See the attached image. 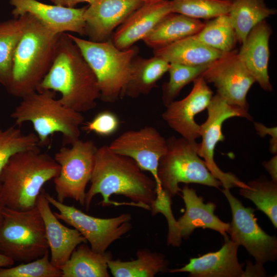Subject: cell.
I'll return each instance as SVG.
<instances>
[{
  "mask_svg": "<svg viewBox=\"0 0 277 277\" xmlns=\"http://www.w3.org/2000/svg\"><path fill=\"white\" fill-rule=\"evenodd\" d=\"M90 182L84 205L87 210L98 194L103 197L102 206L121 204L110 199L112 194H118L148 210L156 196L154 180L144 173L131 158L112 151L108 145L97 148Z\"/></svg>",
  "mask_w": 277,
  "mask_h": 277,
  "instance_id": "6da1fadb",
  "label": "cell"
},
{
  "mask_svg": "<svg viewBox=\"0 0 277 277\" xmlns=\"http://www.w3.org/2000/svg\"><path fill=\"white\" fill-rule=\"evenodd\" d=\"M41 90L59 92L60 102L80 113L96 107L100 97L97 80L69 33L60 34L51 66L37 90Z\"/></svg>",
  "mask_w": 277,
  "mask_h": 277,
  "instance_id": "7a4b0ae2",
  "label": "cell"
},
{
  "mask_svg": "<svg viewBox=\"0 0 277 277\" xmlns=\"http://www.w3.org/2000/svg\"><path fill=\"white\" fill-rule=\"evenodd\" d=\"M26 14L25 26L5 87L9 93L19 98L37 90L51 66L61 34L51 31L32 15Z\"/></svg>",
  "mask_w": 277,
  "mask_h": 277,
  "instance_id": "3957f363",
  "label": "cell"
},
{
  "mask_svg": "<svg viewBox=\"0 0 277 277\" xmlns=\"http://www.w3.org/2000/svg\"><path fill=\"white\" fill-rule=\"evenodd\" d=\"M38 147L12 155L0 173V194L6 207L27 211L36 207L44 185L57 176L60 166Z\"/></svg>",
  "mask_w": 277,
  "mask_h": 277,
  "instance_id": "277c9868",
  "label": "cell"
},
{
  "mask_svg": "<svg viewBox=\"0 0 277 277\" xmlns=\"http://www.w3.org/2000/svg\"><path fill=\"white\" fill-rule=\"evenodd\" d=\"M54 92L50 90L33 92L22 97L11 114L19 127L26 122L32 123L39 147L48 146L50 136L57 132L62 135L64 146L80 140L84 117L63 105L55 98Z\"/></svg>",
  "mask_w": 277,
  "mask_h": 277,
  "instance_id": "5b68a950",
  "label": "cell"
},
{
  "mask_svg": "<svg viewBox=\"0 0 277 277\" xmlns=\"http://www.w3.org/2000/svg\"><path fill=\"white\" fill-rule=\"evenodd\" d=\"M93 72L100 92V99L105 103L117 101L131 75V62L138 48L133 46L121 50L108 41L96 42L69 34Z\"/></svg>",
  "mask_w": 277,
  "mask_h": 277,
  "instance_id": "8992f818",
  "label": "cell"
},
{
  "mask_svg": "<svg viewBox=\"0 0 277 277\" xmlns=\"http://www.w3.org/2000/svg\"><path fill=\"white\" fill-rule=\"evenodd\" d=\"M167 149L161 158L158 178L163 190L172 199L181 189L180 183H194L216 188L222 186L197 153L198 143L183 137L166 139Z\"/></svg>",
  "mask_w": 277,
  "mask_h": 277,
  "instance_id": "52a82bcc",
  "label": "cell"
},
{
  "mask_svg": "<svg viewBox=\"0 0 277 277\" xmlns=\"http://www.w3.org/2000/svg\"><path fill=\"white\" fill-rule=\"evenodd\" d=\"M44 221L37 207L18 211L5 207L0 225V253L25 263L48 251Z\"/></svg>",
  "mask_w": 277,
  "mask_h": 277,
  "instance_id": "ba28073f",
  "label": "cell"
},
{
  "mask_svg": "<svg viewBox=\"0 0 277 277\" xmlns=\"http://www.w3.org/2000/svg\"><path fill=\"white\" fill-rule=\"evenodd\" d=\"M97 148L91 140H79L55 153L54 159L60 166L58 174L53 179L57 201L64 203L72 199L84 206Z\"/></svg>",
  "mask_w": 277,
  "mask_h": 277,
  "instance_id": "9c48e42d",
  "label": "cell"
},
{
  "mask_svg": "<svg viewBox=\"0 0 277 277\" xmlns=\"http://www.w3.org/2000/svg\"><path fill=\"white\" fill-rule=\"evenodd\" d=\"M45 195L50 205L58 210V212H54L57 218L78 230L95 252H106L112 243L121 238L132 228L130 213L106 219L94 217L73 206L59 202L46 191Z\"/></svg>",
  "mask_w": 277,
  "mask_h": 277,
  "instance_id": "30bf717a",
  "label": "cell"
},
{
  "mask_svg": "<svg viewBox=\"0 0 277 277\" xmlns=\"http://www.w3.org/2000/svg\"><path fill=\"white\" fill-rule=\"evenodd\" d=\"M207 110V118L200 125L202 141L198 143L199 155L203 159L209 170L221 182L224 188L246 187L247 184L241 181L234 174L223 171L216 164L214 155L218 142L225 140L222 132L224 122L233 117L252 120L251 116L248 111L229 105L217 93L213 95Z\"/></svg>",
  "mask_w": 277,
  "mask_h": 277,
  "instance_id": "8fae6325",
  "label": "cell"
},
{
  "mask_svg": "<svg viewBox=\"0 0 277 277\" xmlns=\"http://www.w3.org/2000/svg\"><path fill=\"white\" fill-rule=\"evenodd\" d=\"M222 192L232 213L228 231L230 239L239 246H243L256 263L264 264L275 262L277 259L276 236L269 235L261 228L255 216V209L244 206L230 189L224 188Z\"/></svg>",
  "mask_w": 277,
  "mask_h": 277,
  "instance_id": "7c38bea8",
  "label": "cell"
},
{
  "mask_svg": "<svg viewBox=\"0 0 277 277\" xmlns=\"http://www.w3.org/2000/svg\"><path fill=\"white\" fill-rule=\"evenodd\" d=\"M201 75L214 85L216 93L227 103L248 111L247 95L255 81L237 50L223 53L209 64Z\"/></svg>",
  "mask_w": 277,
  "mask_h": 277,
  "instance_id": "4fadbf2b",
  "label": "cell"
},
{
  "mask_svg": "<svg viewBox=\"0 0 277 277\" xmlns=\"http://www.w3.org/2000/svg\"><path fill=\"white\" fill-rule=\"evenodd\" d=\"M108 146L112 151L131 158L143 171H149L156 183V193L163 190L157 172L167 140L156 128L149 126L125 131Z\"/></svg>",
  "mask_w": 277,
  "mask_h": 277,
  "instance_id": "5bb4252c",
  "label": "cell"
},
{
  "mask_svg": "<svg viewBox=\"0 0 277 277\" xmlns=\"http://www.w3.org/2000/svg\"><path fill=\"white\" fill-rule=\"evenodd\" d=\"M190 93L166 107L162 118L169 127L185 138L195 141L200 137V125L195 116L207 109L213 92L202 75L196 78Z\"/></svg>",
  "mask_w": 277,
  "mask_h": 277,
  "instance_id": "9a60e30c",
  "label": "cell"
},
{
  "mask_svg": "<svg viewBox=\"0 0 277 277\" xmlns=\"http://www.w3.org/2000/svg\"><path fill=\"white\" fill-rule=\"evenodd\" d=\"M9 3L13 7V17L29 14L56 33L72 32L86 36L84 14L87 6L69 8L37 0H9Z\"/></svg>",
  "mask_w": 277,
  "mask_h": 277,
  "instance_id": "2e32d148",
  "label": "cell"
},
{
  "mask_svg": "<svg viewBox=\"0 0 277 277\" xmlns=\"http://www.w3.org/2000/svg\"><path fill=\"white\" fill-rule=\"evenodd\" d=\"M144 4L141 0H97L85 12L86 36L93 42L108 41L114 30Z\"/></svg>",
  "mask_w": 277,
  "mask_h": 277,
  "instance_id": "e0dca14e",
  "label": "cell"
},
{
  "mask_svg": "<svg viewBox=\"0 0 277 277\" xmlns=\"http://www.w3.org/2000/svg\"><path fill=\"white\" fill-rule=\"evenodd\" d=\"M171 12V1L144 3L116 29L111 39L119 49L129 48L137 42L143 40Z\"/></svg>",
  "mask_w": 277,
  "mask_h": 277,
  "instance_id": "ac0fdd59",
  "label": "cell"
},
{
  "mask_svg": "<svg viewBox=\"0 0 277 277\" xmlns=\"http://www.w3.org/2000/svg\"><path fill=\"white\" fill-rule=\"evenodd\" d=\"M45 192L43 189L38 197L36 207L44 221L51 252L50 261L59 268L69 260L78 245L87 241L76 229L69 228L60 221L52 211Z\"/></svg>",
  "mask_w": 277,
  "mask_h": 277,
  "instance_id": "d6986e66",
  "label": "cell"
},
{
  "mask_svg": "<svg viewBox=\"0 0 277 277\" xmlns=\"http://www.w3.org/2000/svg\"><path fill=\"white\" fill-rule=\"evenodd\" d=\"M224 238V243L217 251L190 258L183 267L169 272H188L191 277H241L244 270L238 257L239 246L227 235Z\"/></svg>",
  "mask_w": 277,
  "mask_h": 277,
  "instance_id": "ffe728a7",
  "label": "cell"
},
{
  "mask_svg": "<svg viewBox=\"0 0 277 277\" xmlns=\"http://www.w3.org/2000/svg\"><path fill=\"white\" fill-rule=\"evenodd\" d=\"M181 191L185 211L177 220L176 226L182 239H188L198 228L214 230L223 236L227 235L229 223L222 221L215 214L216 206L214 203H205L203 197L187 185Z\"/></svg>",
  "mask_w": 277,
  "mask_h": 277,
  "instance_id": "44dd1931",
  "label": "cell"
},
{
  "mask_svg": "<svg viewBox=\"0 0 277 277\" xmlns=\"http://www.w3.org/2000/svg\"><path fill=\"white\" fill-rule=\"evenodd\" d=\"M272 34L266 20L255 26L241 44L239 55L244 64L262 89L271 91L268 74L269 39Z\"/></svg>",
  "mask_w": 277,
  "mask_h": 277,
  "instance_id": "7402d4cb",
  "label": "cell"
},
{
  "mask_svg": "<svg viewBox=\"0 0 277 277\" xmlns=\"http://www.w3.org/2000/svg\"><path fill=\"white\" fill-rule=\"evenodd\" d=\"M169 64L154 55L147 58L135 55L131 62L130 77L122 91L121 97L135 98L149 93L168 72Z\"/></svg>",
  "mask_w": 277,
  "mask_h": 277,
  "instance_id": "603a6c76",
  "label": "cell"
},
{
  "mask_svg": "<svg viewBox=\"0 0 277 277\" xmlns=\"http://www.w3.org/2000/svg\"><path fill=\"white\" fill-rule=\"evenodd\" d=\"M153 51L154 55L162 57L169 63L191 66L208 65L223 54L202 43L195 34Z\"/></svg>",
  "mask_w": 277,
  "mask_h": 277,
  "instance_id": "cb8c5ba5",
  "label": "cell"
},
{
  "mask_svg": "<svg viewBox=\"0 0 277 277\" xmlns=\"http://www.w3.org/2000/svg\"><path fill=\"white\" fill-rule=\"evenodd\" d=\"M204 23L200 19L171 12L165 17L143 39L153 50L197 33Z\"/></svg>",
  "mask_w": 277,
  "mask_h": 277,
  "instance_id": "d4e9b609",
  "label": "cell"
},
{
  "mask_svg": "<svg viewBox=\"0 0 277 277\" xmlns=\"http://www.w3.org/2000/svg\"><path fill=\"white\" fill-rule=\"evenodd\" d=\"M111 259L110 252L98 253L82 243L59 268L62 277H109L108 262Z\"/></svg>",
  "mask_w": 277,
  "mask_h": 277,
  "instance_id": "484cf974",
  "label": "cell"
},
{
  "mask_svg": "<svg viewBox=\"0 0 277 277\" xmlns=\"http://www.w3.org/2000/svg\"><path fill=\"white\" fill-rule=\"evenodd\" d=\"M136 254V259L130 261L109 260L111 274L114 277H153L169 270V261L162 253L141 249Z\"/></svg>",
  "mask_w": 277,
  "mask_h": 277,
  "instance_id": "4316f807",
  "label": "cell"
},
{
  "mask_svg": "<svg viewBox=\"0 0 277 277\" xmlns=\"http://www.w3.org/2000/svg\"><path fill=\"white\" fill-rule=\"evenodd\" d=\"M276 13V10L268 7L265 0H231L228 15L237 41L242 44L255 26Z\"/></svg>",
  "mask_w": 277,
  "mask_h": 277,
  "instance_id": "83f0119b",
  "label": "cell"
},
{
  "mask_svg": "<svg viewBox=\"0 0 277 277\" xmlns=\"http://www.w3.org/2000/svg\"><path fill=\"white\" fill-rule=\"evenodd\" d=\"M26 19L24 14L0 22V85L5 87L10 77L14 52Z\"/></svg>",
  "mask_w": 277,
  "mask_h": 277,
  "instance_id": "f1b7e54d",
  "label": "cell"
},
{
  "mask_svg": "<svg viewBox=\"0 0 277 277\" xmlns=\"http://www.w3.org/2000/svg\"><path fill=\"white\" fill-rule=\"evenodd\" d=\"M195 36L203 44L223 53L234 49L238 42L228 14L219 16L205 23Z\"/></svg>",
  "mask_w": 277,
  "mask_h": 277,
  "instance_id": "f546056e",
  "label": "cell"
},
{
  "mask_svg": "<svg viewBox=\"0 0 277 277\" xmlns=\"http://www.w3.org/2000/svg\"><path fill=\"white\" fill-rule=\"evenodd\" d=\"M247 187L240 188L239 193L256 206L277 228V183L265 177L249 181Z\"/></svg>",
  "mask_w": 277,
  "mask_h": 277,
  "instance_id": "4dcf8cb0",
  "label": "cell"
},
{
  "mask_svg": "<svg viewBox=\"0 0 277 277\" xmlns=\"http://www.w3.org/2000/svg\"><path fill=\"white\" fill-rule=\"evenodd\" d=\"M231 0H172V12L200 19L228 14Z\"/></svg>",
  "mask_w": 277,
  "mask_h": 277,
  "instance_id": "1f68e13d",
  "label": "cell"
},
{
  "mask_svg": "<svg viewBox=\"0 0 277 277\" xmlns=\"http://www.w3.org/2000/svg\"><path fill=\"white\" fill-rule=\"evenodd\" d=\"M207 66H191L170 63L168 70L169 79L162 86V99L164 106L166 107L174 101L182 89L201 75Z\"/></svg>",
  "mask_w": 277,
  "mask_h": 277,
  "instance_id": "d6a6232c",
  "label": "cell"
},
{
  "mask_svg": "<svg viewBox=\"0 0 277 277\" xmlns=\"http://www.w3.org/2000/svg\"><path fill=\"white\" fill-rule=\"evenodd\" d=\"M35 133L24 134L19 127L0 128V173L9 159L15 153L39 146Z\"/></svg>",
  "mask_w": 277,
  "mask_h": 277,
  "instance_id": "836d02e7",
  "label": "cell"
},
{
  "mask_svg": "<svg viewBox=\"0 0 277 277\" xmlns=\"http://www.w3.org/2000/svg\"><path fill=\"white\" fill-rule=\"evenodd\" d=\"M60 268L51 262L49 252L33 261L14 267H0V277H62Z\"/></svg>",
  "mask_w": 277,
  "mask_h": 277,
  "instance_id": "e575fe53",
  "label": "cell"
},
{
  "mask_svg": "<svg viewBox=\"0 0 277 277\" xmlns=\"http://www.w3.org/2000/svg\"><path fill=\"white\" fill-rule=\"evenodd\" d=\"M172 199L163 190L156 193V196L150 207L152 215L157 213L163 214L166 218L168 225L167 243L168 245L179 247L182 243L181 237L176 226L177 221L175 219L171 209Z\"/></svg>",
  "mask_w": 277,
  "mask_h": 277,
  "instance_id": "d590c367",
  "label": "cell"
},
{
  "mask_svg": "<svg viewBox=\"0 0 277 277\" xmlns=\"http://www.w3.org/2000/svg\"><path fill=\"white\" fill-rule=\"evenodd\" d=\"M83 125L81 129L87 133L93 132L100 136H107L113 134L117 130L120 120L112 112L103 111Z\"/></svg>",
  "mask_w": 277,
  "mask_h": 277,
  "instance_id": "8d00e7d4",
  "label": "cell"
},
{
  "mask_svg": "<svg viewBox=\"0 0 277 277\" xmlns=\"http://www.w3.org/2000/svg\"><path fill=\"white\" fill-rule=\"evenodd\" d=\"M254 126L256 133L261 137L266 135L271 136L269 143V151L273 154L277 153V127H268L260 122H254Z\"/></svg>",
  "mask_w": 277,
  "mask_h": 277,
  "instance_id": "74e56055",
  "label": "cell"
},
{
  "mask_svg": "<svg viewBox=\"0 0 277 277\" xmlns=\"http://www.w3.org/2000/svg\"><path fill=\"white\" fill-rule=\"evenodd\" d=\"M264 264L247 261L245 270H244L241 277H264L267 276V271L264 267Z\"/></svg>",
  "mask_w": 277,
  "mask_h": 277,
  "instance_id": "f35d334b",
  "label": "cell"
},
{
  "mask_svg": "<svg viewBox=\"0 0 277 277\" xmlns=\"http://www.w3.org/2000/svg\"><path fill=\"white\" fill-rule=\"evenodd\" d=\"M262 165L271 176V180L277 183V155L267 161H264Z\"/></svg>",
  "mask_w": 277,
  "mask_h": 277,
  "instance_id": "ab89813d",
  "label": "cell"
},
{
  "mask_svg": "<svg viewBox=\"0 0 277 277\" xmlns=\"http://www.w3.org/2000/svg\"><path fill=\"white\" fill-rule=\"evenodd\" d=\"M97 0H51L54 5L69 7L75 8L78 4L87 3L89 5L94 3Z\"/></svg>",
  "mask_w": 277,
  "mask_h": 277,
  "instance_id": "60d3db41",
  "label": "cell"
},
{
  "mask_svg": "<svg viewBox=\"0 0 277 277\" xmlns=\"http://www.w3.org/2000/svg\"><path fill=\"white\" fill-rule=\"evenodd\" d=\"M14 262L11 258L0 253V267L12 266Z\"/></svg>",
  "mask_w": 277,
  "mask_h": 277,
  "instance_id": "b9f144b4",
  "label": "cell"
},
{
  "mask_svg": "<svg viewBox=\"0 0 277 277\" xmlns=\"http://www.w3.org/2000/svg\"><path fill=\"white\" fill-rule=\"evenodd\" d=\"M5 207V206L4 201L3 200L2 195L0 194V225H1L2 219H3V211Z\"/></svg>",
  "mask_w": 277,
  "mask_h": 277,
  "instance_id": "7bdbcfd3",
  "label": "cell"
},
{
  "mask_svg": "<svg viewBox=\"0 0 277 277\" xmlns=\"http://www.w3.org/2000/svg\"><path fill=\"white\" fill-rule=\"evenodd\" d=\"M144 3H156L163 0H141Z\"/></svg>",
  "mask_w": 277,
  "mask_h": 277,
  "instance_id": "ee69618b",
  "label": "cell"
},
{
  "mask_svg": "<svg viewBox=\"0 0 277 277\" xmlns=\"http://www.w3.org/2000/svg\"><path fill=\"white\" fill-rule=\"evenodd\" d=\"M51 1V0H50Z\"/></svg>",
  "mask_w": 277,
  "mask_h": 277,
  "instance_id": "f6af8a7d",
  "label": "cell"
}]
</instances>
